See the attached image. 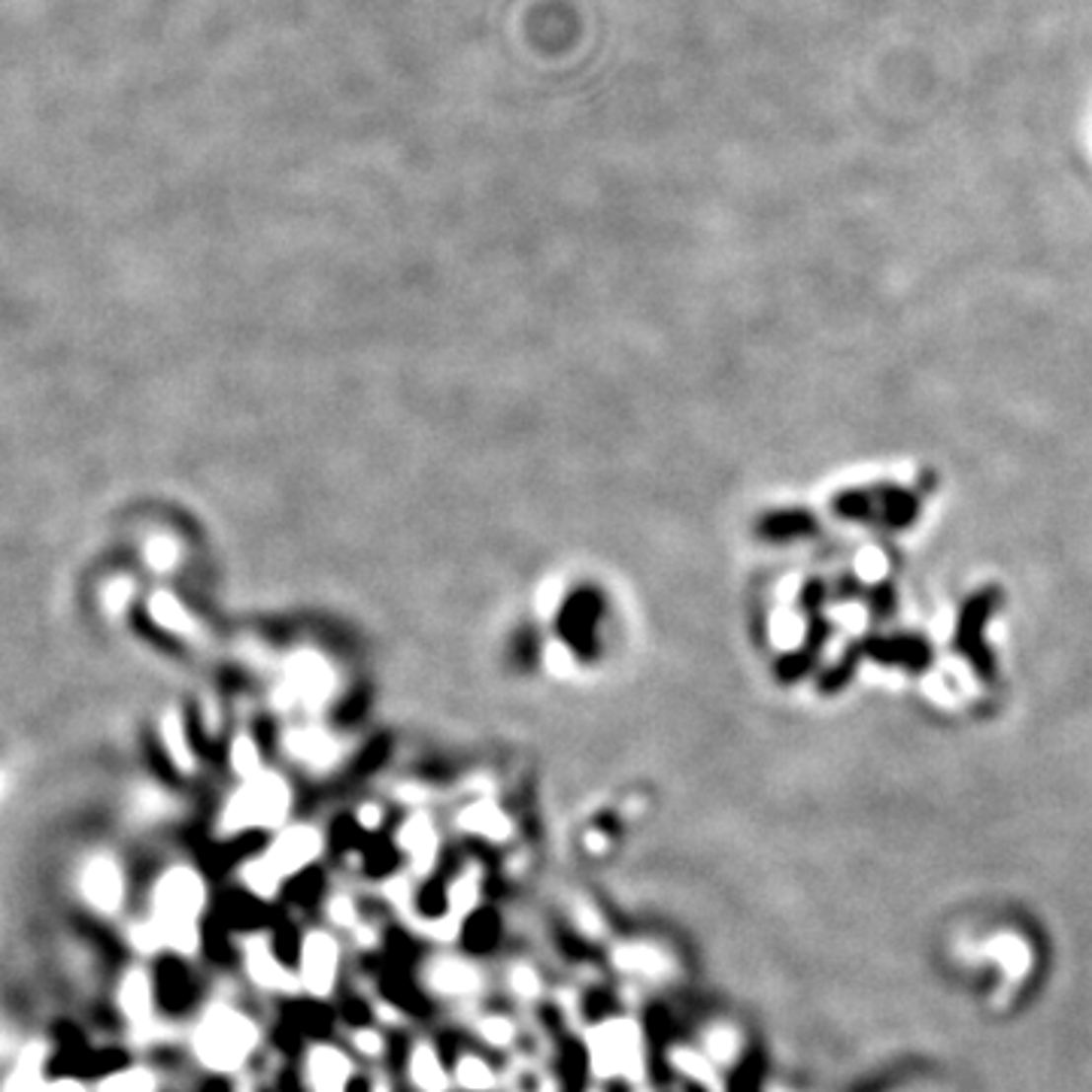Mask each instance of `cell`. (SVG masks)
<instances>
[{
	"mask_svg": "<svg viewBox=\"0 0 1092 1092\" xmlns=\"http://www.w3.org/2000/svg\"><path fill=\"white\" fill-rule=\"evenodd\" d=\"M255 1044H258V1029L253 1026V1020L237 1014L228 1004L210 1007L204 1020H200V1026L194 1029V1041H191L194 1056L210 1071H237L253 1056Z\"/></svg>",
	"mask_w": 1092,
	"mask_h": 1092,
	"instance_id": "7a4b0ae2",
	"label": "cell"
},
{
	"mask_svg": "<svg viewBox=\"0 0 1092 1092\" xmlns=\"http://www.w3.org/2000/svg\"><path fill=\"white\" fill-rule=\"evenodd\" d=\"M83 896L101 913H115L125 902V880L112 859H92L83 871Z\"/></svg>",
	"mask_w": 1092,
	"mask_h": 1092,
	"instance_id": "5b68a950",
	"label": "cell"
},
{
	"mask_svg": "<svg viewBox=\"0 0 1092 1092\" xmlns=\"http://www.w3.org/2000/svg\"><path fill=\"white\" fill-rule=\"evenodd\" d=\"M352 902L346 899V896H337L334 902H331V919L337 922V925H349L352 922Z\"/></svg>",
	"mask_w": 1092,
	"mask_h": 1092,
	"instance_id": "603a6c76",
	"label": "cell"
},
{
	"mask_svg": "<svg viewBox=\"0 0 1092 1092\" xmlns=\"http://www.w3.org/2000/svg\"><path fill=\"white\" fill-rule=\"evenodd\" d=\"M428 981L443 995H473L479 989L476 971L462 959H437L428 971Z\"/></svg>",
	"mask_w": 1092,
	"mask_h": 1092,
	"instance_id": "30bf717a",
	"label": "cell"
},
{
	"mask_svg": "<svg viewBox=\"0 0 1092 1092\" xmlns=\"http://www.w3.org/2000/svg\"><path fill=\"white\" fill-rule=\"evenodd\" d=\"M131 944H134L140 953H155V950H161V947H168V944H165V932H161V925H158L155 919H149V922H137V925L131 928Z\"/></svg>",
	"mask_w": 1092,
	"mask_h": 1092,
	"instance_id": "ac0fdd59",
	"label": "cell"
},
{
	"mask_svg": "<svg viewBox=\"0 0 1092 1092\" xmlns=\"http://www.w3.org/2000/svg\"><path fill=\"white\" fill-rule=\"evenodd\" d=\"M118 1007L125 1010V1014L134 1023H146L149 1020V1014H152V983H149V978L143 975L140 968L128 971V978L121 981V986H118Z\"/></svg>",
	"mask_w": 1092,
	"mask_h": 1092,
	"instance_id": "7c38bea8",
	"label": "cell"
},
{
	"mask_svg": "<svg viewBox=\"0 0 1092 1092\" xmlns=\"http://www.w3.org/2000/svg\"><path fill=\"white\" fill-rule=\"evenodd\" d=\"M243 880H247L253 893H258L261 899H273L279 874L267 862H253V865H247V871H243Z\"/></svg>",
	"mask_w": 1092,
	"mask_h": 1092,
	"instance_id": "e0dca14e",
	"label": "cell"
},
{
	"mask_svg": "<svg viewBox=\"0 0 1092 1092\" xmlns=\"http://www.w3.org/2000/svg\"><path fill=\"white\" fill-rule=\"evenodd\" d=\"M510 983H513L516 995H522V998H535V995H538V986H541V983H538V975H535L532 968H525V965L513 968Z\"/></svg>",
	"mask_w": 1092,
	"mask_h": 1092,
	"instance_id": "44dd1931",
	"label": "cell"
},
{
	"mask_svg": "<svg viewBox=\"0 0 1092 1092\" xmlns=\"http://www.w3.org/2000/svg\"><path fill=\"white\" fill-rule=\"evenodd\" d=\"M247 965H250V975L258 986L264 989H279V992H289L295 989V978L289 975L286 968H282L273 956V950L264 944V941H250L247 944Z\"/></svg>",
	"mask_w": 1092,
	"mask_h": 1092,
	"instance_id": "9c48e42d",
	"label": "cell"
},
{
	"mask_svg": "<svg viewBox=\"0 0 1092 1092\" xmlns=\"http://www.w3.org/2000/svg\"><path fill=\"white\" fill-rule=\"evenodd\" d=\"M43 1065H46V1047L39 1041L25 1044L22 1056L13 1068V1074L7 1077L4 1092H46L43 1083Z\"/></svg>",
	"mask_w": 1092,
	"mask_h": 1092,
	"instance_id": "8fae6325",
	"label": "cell"
},
{
	"mask_svg": "<svg viewBox=\"0 0 1092 1092\" xmlns=\"http://www.w3.org/2000/svg\"><path fill=\"white\" fill-rule=\"evenodd\" d=\"M403 846H407V853L413 859V865L419 871H428L431 862H434V835L428 829L425 820H416L407 826V835H403Z\"/></svg>",
	"mask_w": 1092,
	"mask_h": 1092,
	"instance_id": "5bb4252c",
	"label": "cell"
},
{
	"mask_svg": "<svg viewBox=\"0 0 1092 1092\" xmlns=\"http://www.w3.org/2000/svg\"><path fill=\"white\" fill-rule=\"evenodd\" d=\"M410 1077L425 1092H443V1089H447V1074H443V1068H440V1059H437L434 1050L425 1047V1044L410 1056Z\"/></svg>",
	"mask_w": 1092,
	"mask_h": 1092,
	"instance_id": "4fadbf2b",
	"label": "cell"
},
{
	"mask_svg": "<svg viewBox=\"0 0 1092 1092\" xmlns=\"http://www.w3.org/2000/svg\"><path fill=\"white\" fill-rule=\"evenodd\" d=\"M286 817V789L276 780H261L243 792L228 811V823L234 829L243 826H276Z\"/></svg>",
	"mask_w": 1092,
	"mask_h": 1092,
	"instance_id": "3957f363",
	"label": "cell"
},
{
	"mask_svg": "<svg viewBox=\"0 0 1092 1092\" xmlns=\"http://www.w3.org/2000/svg\"><path fill=\"white\" fill-rule=\"evenodd\" d=\"M98 1092H155V1077L146 1068H131L107 1077Z\"/></svg>",
	"mask_w": 1092,
	"mask_h": 1092,
	"instance_id": "9a60e30c",
	"label": "cell"
},
{
	"mask_svg": "<svg viewBox=\"0 0 1092 1092\" xmlns=\"http://www.w3.org/2000/svg\"><path fill=\"white\" fill-rule=\"evenodd\" d=\"M355 1044H358V1050H364V1054H371V1056H377L380 1054V1038L377 1035H371V1032H358L355 1035Z\"/></svg>",
	"mask_w": 1092,
	"mask_h": 1092,
	"instance_id": "cb8c5ba5",
	"label": "cell"
},
{
	"mask_svg": "<svg viewBox=\"0 0 1092 1092\" xmlns=\"http://www.w3.org/2000/svg\"><path fill=\"white\" fill-rule=\"evenodd\" d=\"M204 908V883L188 868H174L155 886V922L165 932V944L177 953H197V913Z\"/></svg>",
	"mask_w": 1092,
	"mask_h": 1092,
	"instance_id": "6da1fadb",
	"label": "cell"
},
{
	"mask_svg": "<svg viewBox=\"0 0 1092 1092\" xmlns=\"http://www.w3.org/2000/svg\"><path fill=\"white\" fill-rule=\"evenodd\" d=\"M456 1074H459V1083H462L465 1089H471V1092H482V1089H489V1086L495 1083V1077H492L489 1065H485L482 1059H476V1056H465V1059L459 1062Z\"/></svg>",
	"mask_w": 1092,
	"mask_h": 1092,
	"instance_id": "2e32d148",
	"label": "cell"
},
{
	"mask_svg": "<svg viewBox=\"0 0 1092 1092\" xmlns=\"http://www.w3.org/2000/svg\"><path fill=\"white\" fill-rule=\"evenodd\" d=\"M337 962H340L337 941L326 932H310L301 950V983L313 995L326 998L337 978Z\"/></svg>",
	"mask_w": 1092,
	"mask_h": 1092,
	"instance_id": "277c9868",
	"label": "cell"
},
{
	"mask_svg": "<svg viewBox=\"0 0 1092 1092\" xmlns=\"http://www.w3.org/2000/svg\"><path fill=\"white\" fill-rule=\"evenodd\" d=\"M319 856V835L316 832H310V829H295V832H289V835H282L276 843H273V849H270V853H267V865L279 874V877H286V874H295L298 868H304L310 859H316Z\"/></svg>",
	"mask_w": 1092,
	"mask_h": 1092,
	"instance_id": "52a82bcc",
	"label": "cell"
},
{
	"mask_svg": "<svg viewBox=\"0 0 1092 1092\" xmlns=\"http://www.w3.org/2000/svg\"><path fill=\"white\" fill-rule=\"evenodd\" d=\"M349 1074H352L349 1059L334 1047H316L307 1059V1077L313 1092H346Z\"/></svg>",
	"mask_w": 1092,
	"mask_h": 1092,
	"instance_id": "ba28073f",
	"label": "cell"
},
{
	"mask_svg": "<svg viewBox=\"0 0 1092 1092\" xmlns=\"http://www.w3.org/2000/svg\"><path fill=\"white\" fill-rule=\"evenodd\" d=\"M468 826L489 835V837H504L507 835V823L492 811V807H476V811L468 814Z\"/></svg>",
	"mask_w": 1092,
	"mask_h": 1092,
	"instance_id": "d6986e66",
	"label": "cell"
},
{
	"mask_svg": "<svg viewBox=\"0 0 1092 1092\" xmlns=\"http://www.w3.org/2000/svg\"><path fill=\"white\" fill-rule=\"evenodd\" d=\"M479 1032H482L485 1038H489L495 1047H504V1044L513 1038V1026H510V1020H504V1017H485V1020H482V1026H479Z\"/></svg>",
	"mask_w": 1092,
	"mask_h": 1092,
	"instance_id": "7402d4cb",
	"label": "cell"
},
{
	"mask_svg": "<svg viewBox=\"0 0 1092 1092\" xmlns=\"http://www.w3.org/2000/svg\"><path fill=\"white\" fill-rule=\"evenodd\" d=\"M592 1044V1062L601 1074H617L628 1068L631 1062V1029L625 1023H611L589 1038Z\"/></svg>",
	"mask_w": 1092,
	"mask_h": 1092,
	"instance_id": "8992f818",
	"label": "cell"
},
{
	"mask_svg": "<svg viewBox=\"0 0 1092 1092\" xmlns=\"http://www.w3.org/2000/svg\"><path fill=\"white\" fill-rule=\"evenodd\" d=\"M450 905H453V916H462L476 905V877L473 874H465L462 880H456L453 893H450Z\"/></svg>",
	"mask_w": 1092,
	"mask_h": 1092,
	"instance_id": "ffe728a7",
	"label": "cell"
},
{
	"mask_svg": "<svg viewBox=\"0 0 1092 1092\" xmlns=\"http://www.w3.org/2000/svg\"><path fill=\"white\" fill-rule=\"evenodd\" d=\"M46 1092H86V1089H83V1083H76V1080H55V1083L46 1086Z\"/></svg>",
	"mask_w": 1092,
	"mask_h": 1092,
	"instance_id": "d4e9b609",
	"label": "cell"
}]
</instances>
